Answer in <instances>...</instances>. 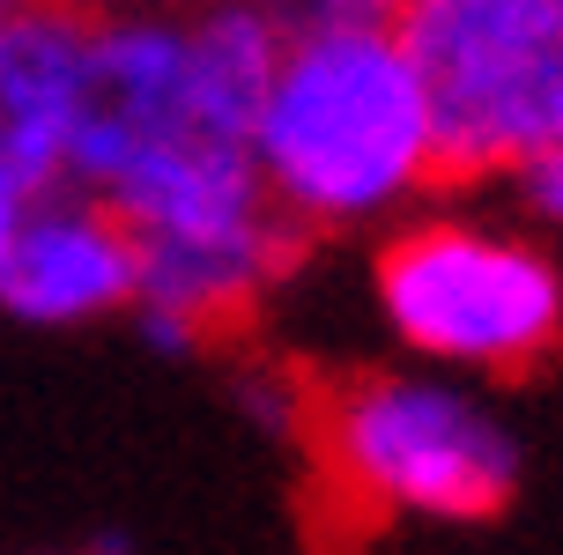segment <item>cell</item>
I'll list each match as a JSON object with an SVG mask.
<instances>
[{"instance_id":"6da1fadb","label":"cell","mask_w":563,"mask_h":555,"mask_svg":"<svg viewBox=\"0 0 563 555\" xmlns=\"http://www.w3.org/2000/svg\"><path fill=\"white\" fill-rule=\"evenodd\" d=\"M253 164L289 230H356L445 178L430 89L400 30L289 37L253 126Z\"/></svg>"},{"instance_id":"7a4b0ae2","label":"cell","mask_w":563,"mask_h":555,"mask_svg":"<svg viewBox=\"0 0 563 555\" xmlns=\"http://www.w3.org/2000/svg\"><path fill=\"white\" fill-rule=\"evenodd\" d=\"M305 437L327 497L364 519H489L519 481L511 430L438 370H364L311 392Z\"/></svg>"},{"instance_id":"3957f363","label":"cell","mask_w":563,"mask_h":555,"mask_svg":"<svg viewBox=\"0 0 563 555\" xmlns=\"http://www.w3.org/2000/svg\"><path fill=\"white\" fill-rule=\"evenodd\" d=\"M378 311L430 370L511 378L534 370L563 333L556 259L511 230L467 215H422L378 245Z\"/></svg>"},{"instance_id":"277c9868","label":"cell","mask_w":563,"mask_h":555,"mask_svg":"<svg viewBox=\"0 0 563 555\" xmlns=\"http://www.w3.org/2000/svg\"><path fill=\"white\" fill-rule=\"evenodd\" d=\"M445 178H511L563 141V0H408Z\"/></svg>"},{"instance_id":"5b68a950","label":"cell","mask_w":563,"mask_h":555,"mask_svg":"<svg viewBox=\"0 0 563 555\" xmlns=\"http://www.w3.org/2000/svg\"><path fill=\"white\" fill-rule=\"evenodd\" d=\"M186 134H208L194 119L186 23H164V15H104V23H89V67H82L75 148H67V186L104 200L126 170H141L156 148H170Z\"/></svg>"},{"instance_id":"8992f818","label":"cell","mask_w":563,"mask_h":555,"mask_svg":"<svg viewBox=\"0 0 563 555\" xmlns=\"http://www.w3.org/2000/svg\"><path fill=\"white\" fill-rule=\"evenodd\" d=\"M141 289V245L119 222L112 200L97 193H45L23 208L15 252L0 267V304L30 326H89L104 311L134 304Z\"/></svg>"},{"instance_id":"52a82bcc","label":"cell","mask_w":563,"mask_h":555,"mask_svg":"<svg viewBox=\"0 0 563 555\" xmlns=\"http://www.w3.org/2000/svg\"><path fill=\"white\" fill-rule=\"evenodd\" d=\"M82 67H89V8L30 0L0 30V193L23 200V208L67 186Z\"/></svg>"},{"instance_id":"ba28073f","label":"cell","mask_w":563,"mask_h":555,"mask_svg":"<svg viewBox=\"0 0 563 555\" xmlns=\"http://www.w3.org/2000/svg\"><path fill=\"white\" fill-rule=\"evenodd\" d=\"M141 245V333L156 348H200L208 333L238 326L245 311L267 297V281L289 267L297 230L289 222H253V230H230V237H134Z\"/></svg>"},{"instance_id":"9c48e42d","label":"cell","mask_w":563,"mask_h":555,"mask_svg":"<svg viewBox=\"0 0 563 555\" xmlns=\"http://www.w3.org/2000/svg\"><path fill=\"white\" fill-rule=\"evenodd\" d=\"M289 30L267 15V0H216L208 15L186 23V59H194V119L223 141L253 148L260 104L275 89Z\"/></svg>"},{"instance_id":"30bf717a","label":"cell","mask_w":563,"mask_h":555,"mask_svg":"<svg viewBox=\"0 0 563 555\" xmlns=\"http://www.w3.org/2000/svg\"><path fill=\"white\" fill-rule=\"evenodd\" d=\"M400 8H408V0H267V15H275L289 37H319V30H386V23H400Z\"/></svg>"},{"instance_id":"8fae6325","label":"cell","mask_w":563,"mask_h":555,"mask_svg":"<svg viewBox=\"0 0 563 555\" xmlns=\"http://www.w3.org/2000/svg\"><path fill=\"white\" fill-rule=\"evenodd\" d=\"M511 186H519V208L534 222L563 230V141H549L541 156H527V164L511 170Z\"/></svg>"},{"instance_id":"7c38bea8","label":"cell","mask_w":563,"mask_h":555,"mask_svg":"<svg viewBox=\"0 0 563 555\" xmlns=\"http://www.w3.org/2000/svg\"><path fill=\"white\" fill-rule=\"evenodd\" d=\"M15 230H23V200L0 193V267H8V252H15Z\"/></svg>"},{"instance_id":"4fadbf2b","label":"cell","mask_w":563,"mask_h":555,"mask_svg":"<svg viewBox=\"0 0 563 555\" xmlns=\"http://www.w3.org/2000/svg\"><path fill=\"white\" fill-rule=\"evenodd\" d=\"M23 8H30V0H0V30L15 23V15H23Z\"/></svg>"},{"instance_id":"5bb4252c","label":"cell","mask_w":563,"mask_h":555,"mask_svg":"<svg viewBox=\"0 0 563 555\" xmlns=\"http://www.w3.org/2000/svg\"><path fill=\"white\" fill-rule=\"evenodd\" d=\"M67 8H89V0H67Z\"/></svg>"}]
</instances>
